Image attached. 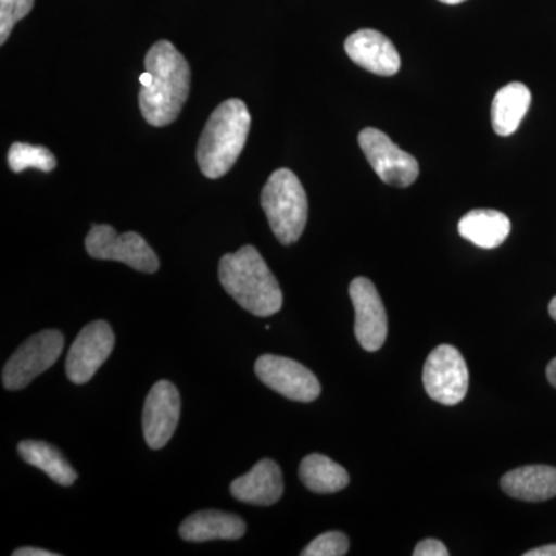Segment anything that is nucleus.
Here are the masks:
<instances>
[{"instance_id":"19","label":"nucleus","mask_w":556,"mask_h":556,"mask_svg":"<svg viewBox=\"0 0 556 556\" xmlns=\"http://www.w3.org/2000/svg\"><path fill=\"white\" fill-rule=\"evenodd\" d=\"M17 453L25 463L42 470L56 484L73 485L78 479L75 468L70 466L68 460L65 459L60 450L49 444V442L27 439V441H22L17 445Z\"/></svg>"},{"instance_id":"17","label":"nucleus","mask_w":556,"mask_h":556,"mask_svg":"<svg viewBox=\"0 0 556 556\" xmlns=\"http://www.w3.org/2000/svg\"><path fill=\"white\" fill-rule=\"evenodd\" d=\"M459 236L482 249H495L507 240L511 223L503 212L477 208L468 212L457 225Z\"/></svg>"},{"instance_id":"16","label":"nucleus","mask_w":556,"mask_h":556,"mask_svg":"<svg viewBox=\"0 0 556 556\" xmlns=\"http://www.w3.org/2000/svg\"><path fill=\"white\" fill-rule=\"evenodd\" d=\"M501 489L508 496L529 503H541L556 496V468L526 466L515 468L501 478Z\"/></svg>"},{"instance_id":"4","label":"nucleus","mask_w":556,"mask_h":556,"mask_svg":"<svg viewBox=\"0 0 556 556\" xmlns=\"http://www.w3.org/2000/svg\"><path fill=\"white\" fill-rule=\"evenodd\" d=\"M262 207L281 244L295 243L308 222V197L294 172L278 169L262 190Z\"/></svg>"},{"instance_id":"1","label":"nucleus","mask_w":556,"mask_h":556,"mask_svg":"<svg viewBox=\"0 0 556 556\" xmlns=\"http://www.w3.org/2000/svg\"><path fill=\"white\" fill-rule=\"evenodd\" d=\"M146 72L139 76V109L150 126L174 123L188 101L190 68L188 61L169 40H160L146 54Z\"/></svg>"},{"instance_id":"24","label":"nucleus","mask_w":556,"mask_h":556,"mask_svg":"<svg viewBox=\"0 0 556 556\" xmlns=\"http://www.w3.org/2000/svg\"><path fill=\"white\" fill-rule=\"evenodd\" d=\"M415 556H447L448 551L445 547L444 543H441L439 540H433V538H428V540L420 541L417 544L415 552H413Z\"/></svg>"},{"instance_id":"8","label":"nucleus","mask_w":556,"mask_h":556,"mask_svg":"<svg viewBox=\"0 0 556 556\" xmlns=\"http://www.w3.org/2000/svg\"><path fill=\"white\" fill-rule=\"evenodd\" d=\"M422 380L433 401L442 405L459 404L468 391V368L463 354L452 345L434 348L424 367Z\"/></svg>"},{"instance_id":"28","label":"nucleus","mask_w":556,"mask_h":556,"mask_svg":"<svg viewBox=\"0 0 556 556\" xmlns=\"http://www.w3.org/2000/svg\"><path fill=\"white\" fill-rule=\"evenodd\" d=\"M548 314H551L552 318L556 321V298L551 300L548 303Z\"/></svg>"},{"instance_id":"25","label":"nucleus","mask_w":556,"mask_h":556,"mask_svg":"<svg viewBox=\"0 0 556 556\" xmlns=\"http://www.w3.org/2000/svg\"><path fill=\"white\" fill-rule=\"evenodd\" d=\"M54 552L43 551L36 547H21L13 552V556H58Z\"/></svg>"},{"instance_id":"21","label":"nucleus","mask_w":556,"mask_h":556,"mask_svg":"<svg viewBox=\"0 0 556 556\" xmlns=\"http://www.w3.org/2000/svg\"><path fill=\"white\" fill-rule=\"evenodd\" d=\"M56 159L49 149L43 146L25 144V142H14L9 152L10 169L20 174L25 169H39L51 172L56 167Z\"/></svg>"},{"instance_id":"7","label":"nucleus","mask_w":556,"mask_h":556,"mask_svg":"<svg viewBox=\"0 0 556 556\" xmlns=\"http://www.w3.org/2000/svg\"><path fill=\"white\" fill-rule=\"evenodd\" d=\"M358 146L386 185L408 188L419 177V163L415 156L397 148L383 131L367 127L358 134Z\"/></svg>"},{"instance_id":"14","label":"nucleus","mask_w":556,"mask_h":556,"mask_svg":"<svg viewBox=\"0 0 556 556\" xmlns=\"http://www.w3.org/2000/svg\"><path fill=\"white\" fill-rule=\"evenodd\" d=\"M283 477L276 460L262 459L243 477L230 484V493L241 503L273 506L283 495Z\"/></svg>"},{"instance_id":"6","label":"nucleus","mask_w":556,"mask_h":556,"mask_svg":"<svg viewBox=\"0 0 556 556\" xmlns=\"http://www.w3.org/2000/svg\"><path fill=\"white\" fill-rule=\"evenodd\" d=\"M86 249L90 257L121 262L139 273L155 274L160 269L155 251L137 232L118 233L112 226L93 225Z\"/></svg>"},{"instance_id":"26","label":"nucleus","mask_w":556,"mask_h":556,"mask_svg":"<svg viewBox=\"0 0 556 556\" xmlns=\"http://www.w3.org/2000/svg\"><path fill=\"white\" fill-rule=\"evenodd\" d=\"M525 556H556V544L532 548V551L526 552Z\"/></svg>"},{"instance_id":"3","label":"nucleus","mask_w":556,"mask_h":556,"mask_svg":"<svg viewBox=\"0 0 556 556\" xmlns=\"http://www.w3.org/2000/svg\"><path fill=\"white\" fill-rule=\"evenodd\" d=\"M251 129V115L241 100L222 102L201 134L197 161L204 177H225L237 163Z\"/></svg>"},{"instance_id":"15","label":"nucleus","mask_w":556,"mask_h":556,"mask_svg":"<svg viewBox=\"0 0 556 556\" xmlns=\"http://www.w3.org/2000/svg\"><path fill=\"white\" fill-rule=\"evenodd\" d=\"M179 536L189 543L206 541H236L247 533V525L239 515L219 510H201L190 515L179 526Z\"/></svg>"},{"instance_id":"5","label":"nucleus","mask_w":556,"mask_h":556,"mask_svg":"<svg viewBox=\"0 0 556 556\" xmlns=\"http://www.w3.org/2000/svg\"><path fill=\"white\" fill-rule=\"evenodd\" d=\"M64 345V334L58 329H46L25 340L3 367V387L17 391L30 386L33 380L56 364Z\"/></svg>"},{"instance_id":"2","label":"nucleus","mask_w":556,"mask_h":556,"mask_svg":"<svg viewBox=\"0 0 556 556\" xmlns=\"http://www.w3.org/2000/svg\"><path fill=\"white\" fill-rule=\"evenodd\" d=\"M218 277L230 298L254 316H274L283 306L280 285L254 247L223 255Z\"/></svg>"},{"instance_id":"9","label":"nucleus","mask_w":556,"mask_h":556,"mask_svg":"<svg viewBox=\"0 0 556 556\" xmlns=\"http://www.w3.org/2000/svg\"><path fill=\"white\" fill-rule=\"evenodd\" d=\"M255 375L270 390L291 401L314 402L320 396L316 375L292 358L265 354L255 362Z\"/></svg>"},{"instance_id":"20","label":"nucleus","mask_w":556,"mask_h":556,"mask_svg":"<svg viewBox=\"0 0 556 556\" xmlns=\"http://www.w3.org/2000/svg\"><path fill=\"white\" fill-rule=\"evenodd\" d=\"M299 477L306 489L314 493H321V495L340 492L350 484V475L345 468L329 459L328 456L318 455V453L306 456L302 460Z\"/></svg>"},{"instance_id":"22","label":"nucleus","mask_w":556,"mask_h":556,"mask_svg":"<svg viewBox=\"0 0 556 556\" xmlns=\"http://www.w3.org/2000/svg\"><path fill=\"white\" fill-rule=\"evenodd\" d=\"M35 0H0V43H5L14 25L30 13Z\"/></svg>"},{"instance_id":"13","label":"nucleus","mask_w":556,"mask_h":556,"mask_svg":"<svg viewBox=\"0 0 556 556\" xmlns=\"http://www.w3.org/2000/svg\"><path fill=\"white\" fill-rule=\"evenodd\" d=\"M345 51L358 67L379 76H394L401 70V56L386 35L376 30H358L345 40Z\"/></svg>"},{"instance_id":"12","label":"nucleus","mask_w":556,"mask_h":556,"mask_svg":"<svg viewBox=\"0 0 556 556\" xmlns=\"http://www.w3.org/2000/svg\"><path fill=\"white\" fill-rule=\"evenodd\" d=\"M181 399L177 387L169 380H160L146 397L142 409V430L146 442L152 450H161L169 444L179 422Z\"/></svg>"},{"instance_id":"10","label":"nucleus","mask_w":556,"mask_h":556,"mask_svg":"<svg viewBox=\"0 0 556 556\" xmlns=\"http://www.w3.org/2000/svg\"><path fill=\"white\" fill-rule=\"evenodd\" d=\"M115 348V334L108 321H91L70 346L65 372L76 386L89 382Z\"/></svg>"},{"instance_id":"27","label":"nucleus","mask_w":556,"mask_h":556,"mask_svg":"<svg viewBox=\"0 0 556 556\" xmlns=\"http://www.w3.org/2000/svg\"><path fill=\"white\" fill-rule=\"evenodd\" d=\"M546 375L551 386L556 388V357L547 365Z\"/></svg>"},{"instance_id":"29","label":"nucleus","mask_w":556,"mask_h":556,"mask_svg":"<svg viewBox=\"0 0 556 556\" xmlns=\"http://www.w3.org/2000/svg\"><path fill=\"white\" fill-rule=\"evenodd\" d=\"M439 2L447 3V5H459V3L466 2V0H439Z\"/></svg>"},{"instance_id":"23","label":"nucleus","mask_w":556,"mask_h":556,"mask_svg":"<svg viewBox=\"0 0 556 556\" xmlns=\"http://www.w3.org/2000/svg\"><path fill=\"white\" fill-rule=\"evenodd\" d=\"M350 540L342 532H327L311 541L302 556H343L348 554Z\"/></svg>"},{"instance_id":"18","label":"nucleus","mask_w":556,"mask_h":556,"mask_svg":"<svg viewBox=\"0 0 556 556\" xmlns=\"http://www.w3.org/2000/svg\"><path fill=\"white\" fill-rule=\"evenodd\" d=\"M532 102L529 87L511 83L497 90L492 102V126L500 137H510L519 129Z\"/></svg>"},{"instance_id":"11","label":"nucleus","mask_w":556,"mask_h":556,"mask_svg":"<svg viewBox=\"0 0 556 556\" xmlns=\"http://www.w3.org/2000/svg\"><path fill=\"white\" fill-rule=\"evenodd\" d=\"M350 298L356 311L354 331L358 343L365 351L375 353L383 346L388 334L387 311L378 289L368 278L357 277L351 281Z\"/></svg>"}]
</instances>
